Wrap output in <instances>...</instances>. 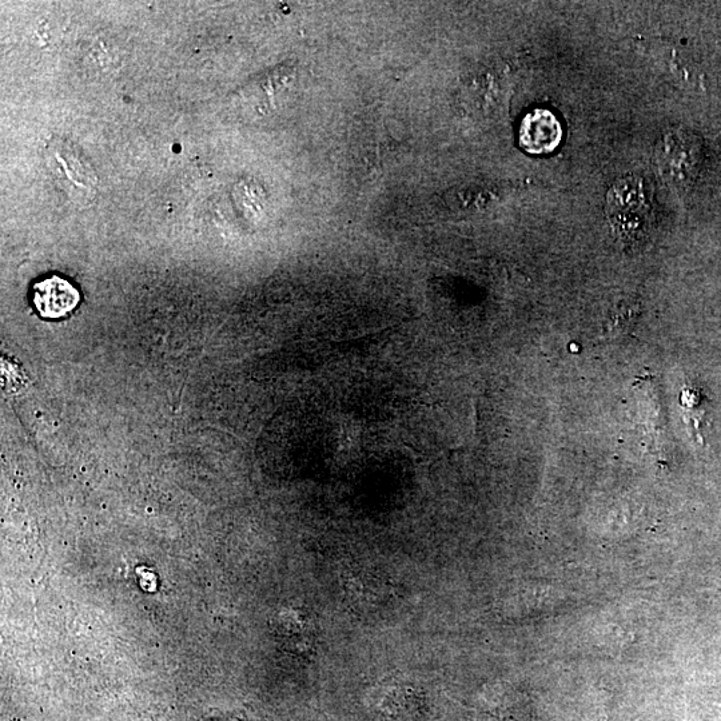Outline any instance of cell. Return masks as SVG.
Returning a JSON list of instances; mask_svg holds the SVG:
<instances>
[{
	"instance_id": "cell-4",
	"label": "cell",
	"mask_w": 721,
	"mask_h": 721,
	"mask_svg": "<svg viewBox=\"0 0 721 721\" xmlns=\"http://www.w3.org/2000/svg\"><path fill=\"white\" fill-rule=\"evenodd\" d=\"M33 301L41 317L55 320L73 312L81 301V294L69 281L50 277L34 286Z\"/></svg>"
},
{
	"instance_id": "cell-3",
	"label": "cell",
	"mask_w": 721,
	"mask_h": 721,
	"mask_svg": "<svg viewBox=\"0 0 721 721\" xmlns=\"http://www.w3.org/2000/svg\"><path fill=\"white\" fill-rule=\"evenodd\" d=\"M520 145L529 154H551L563 139V126L551 110L536 109L525 115L519 131Z\"/></svg>"
},
{
	"instance_id": "cell-5",
	"label": "cell",
	"mask_w": 721,
	"mask_h": 721,
	"mask_svg": "<svg viewBox=\"0 0 721 721\" xmlns=\"http://www.w3.org/2000/svg\"><path fill=\"white\" fill-rule=\"evenodd\" d=\"M346 596L362 611L378 612L392 600L393 589L381 577L372 573H357L346 581Z\"/></svg>"
},
{
	"instance_id": "cell-6",
	"label": "cell",
	"mask_w": 721,
	"mask_h": 721,
	"mask_svg": "<svg viewBox=\"0 0 721 721\" xmlns=\"http://www.w3.org/2000/svg\"><path fill=\"white\" fill-rule=\"evenodd\" d=\"M639 316L640 308L637 302L621 301L609 312L605 330H608L609 334L628 333Z\"/></svg>"
},
{
	"instance_id": "cell-1",
	"label": "cell",
	"mask_w": 721,
	"mask_h": 721,
	"mask_svg": "<svg viewBox=\"0 0 721 721\" xmlns=\"http://www.w3.org/2000/svg\"><path fill=\"white\" fill-rule=\"evenodd\" d=\"M651 206L645 198L644 186L635 178L617 182L609 191L607 214L615 233L625 241L643 237L649 225Z\"/></svg>"
},
{
	"instance_id": "cell-2",
	"label": "cell",
	"mask_w": 721,
	"mask_h": 721,
	"mask_svg": "<svg viewBox=\"0 0 721 721\" xmlns=\"http://www.w3.org/2000/svg\"><path fill=\"white\" fill-rule=\"evenodd\" d=\"M422 703L421 692L413 684L397 679L374 684L364 699L366 715L372 721H416Z\"/></svg>"
}]
</instances>
